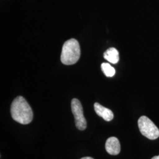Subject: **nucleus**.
Masks as SVG:
<instances>
[{
  "label": "nucleus",
  "instance_id": "obj_7",
  "mask_svg": "<svg viewBox=\"0 0 159 159\" xmlns=\"http://www.w3.org/2000/svg\"><path fill=\"white\" fill-rule=\"evenodd\" d=\"M103 57L108 62L112 64H116L119 61V52L116 48L111 47L104 52Z\"/></svg>",
  "mask_w": 159,
  "mask_h": 159
},
{
  "label": "nucleus",
  "instance_id": "obj_10",
  "mask_svg": "<svg viewBox=\"0 0 159 159\" xmlns=\"http://www.w3.org/2000/svg\"><path fill=\"white\" fill-rule=\"evenodd\" d=\"M152 159H159V156H154Z\"/></svg>",
  "mask_w": 159,
  "mask_h": 159
},
{
  "label": "nucleus",
  "instance_id": "obj_1",
  "mask_svg": "<svg viewBox=\"0 0 159 159\" xmlns=\"http://www.w3.org/2000/svg\"><path fill=\"white\" fill-rule=\"evenodd\" d=\"M11 114L14 120L22 125H28L33 119L32 109L22 96L17 97L13 100L11 106Z\"/></svg>",
  "mask_w": 159,
  "mask_h": 159
},
{
  "label": "nucleus",
  "instance_id": "obj_9",
  "mask_svg": "<svg viewBox=\"0 0 159 159\" xmlns=\"http://www.w3.org/2000/svg\"><path fill=\"white\" fill-rule=\"evenodd\" d=\"M94 159L93 158H92V157H83V158H81V159Z\"/></svg>",
  "mask_w": 159,
  "mask_h": 159
},
{
  "label": "nucleus",
  "instance_id": "obj_5",
  "mask_svg": "<svg viewBox=\"0 0 159 159\" xmlns=\"http://www.w3.org/2000/svg\"><path fill=\"white\" fill-rule=\"evenodd\" d=\"M105 147L107 152L111 155H117L121 150L119 140L115 137L108 138L106 143Z\"/></svg>",
  "mask_w": 159,
  "mask_h": 159
},
{
  "label": "nucleus",
  "instance_id": "obj_8",
  "mask_svg": "<svg viewBox=\"0 0 159 159\" xmlns=\"http://www.w3.org/2000/svg\"><path fill=\"white\" fill-rule=\"evenodd\" d=\"M101 67L104 75L108 77H112L116 74L115 69L109 63H102Z\"/></svg>",
  "mask_w": 159,
  "mask_h": 159
},
{
  "label": "nucleus",
  "instance_id": "obj_2",
  "mask_svg": "<svg viewBox=\"0 0 159 159\" xmlns=\"http://www.w3.org/2000/svg\"><path fill=\"white\" fill-rule=\"evenodd\" d=\"M80 57V47L77 40L70 39L65 42L61 54V61L65 65H73Z\"/></svg>",
  "mask_w": 159,
  "mask_h": 159
},
{
  "label": "nucleus",
  "instance_id": "obj_6",
  "mask_svg": "<svg viewBox=\"0 0 159 159\" xmlns=\"http://www.w3.org/2000/svg\"><path fill=\"white\" fill-rule=\"evenodd\" d=\"M94 108L97 114L100 117H102L104 120L110 121L113 119V113L111 110L104 107L98 102L94 103Z\"/></svg>",
  "mask_w": 159,
  "mask_h": 159
},
{
  "label": "nucleus",
  "instance_id": "obj_4",
  "mask_svg": "<svg viewBox=\"0 0 159 159\" xmlns=\"http://www.w3.org/2000/svg\"><path fill=\"white\" fill-rule=\"evenodd\" d=\"M71 110L75 119L76 127L80 130H84L87 127V121L83 114V106L79 100L73 98L71 101Z\"/></svg>",
  "mask_w": 159,
  "mask_h": 159
},
{
  "label": "nucleus",
  "instance_id": "obj_3",
  "mask_svg": "<svg viewBox=\"0 0 159 159\" xmlns=\"http://www.w3.org/2000/svg\"><path fill=\"white\" fill-rule=\"evenodd\" d=\"M138 125L142 135L148 139L155 140L159 137V129L148 117H140L138 120Z\"/></svg>",
  "mask_w": 159,
  "mask_h": 159
}]
</instances>
